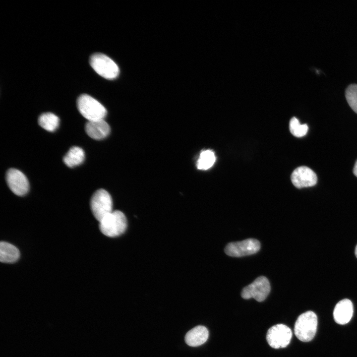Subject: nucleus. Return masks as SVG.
Masks as SVG:
<instances>
[{
  "mask_svg": "<svg viewBox=\"0 0 357 357\" xmlns=\"http://www.w3.org/2000/svg\"><path fill=\"white\" fill-rule=\"evenodd\" d=\"M317 317L312 311L300 314L294 326V333L297 338L302 342L310 341L314 337L317 327Z\"/></svg>",
  "mask_w": 357,
  "mask_h": 357,
  "instance_id": "obj_1",
  "label": "nucleus"
},
{
  "mask_svg": "<svg viewBox=\"0 0 357 357\" xmlns=\"http://www.w3.org/2000/svg\"><path fill=\"white\" fill-rule=\"evenodd\" d=\"M290 130L295 136L301 137L306 134L308 126L306 124H301L298 119L293 117L290 121Z\"/></svg>",
  "mask_w": 357,
  "mask_h": 357,
  "instance_id": "obj_18",
  "label": "nucleus"
},
{
  "mask_svg": "<svg viewBox=\"0 0 357 357\" xmlns=\"http://www.w3.org/2000/svg\"><path fill=\"white\" fill-rule=\"evenodd\" d=\"M353 173L354 175L357 177V160L356 162V163L355 164L354 169H353Z\"/></svg>",
  "mask_w": 357,
  "mask_h": 357,
  "instance_id": "obj_20",
  "label": "nucleus"
},
{
  "mask_svg": "<svg viewBox=\"0 0 357 357\" xmlns=\"http://www.w3.org/2000/svg\"><path fill=\"white\" fill-rule=\"evenodd\" d=\"M216 158L214 153L210 150L202 151L197 162V167L199 170H206L210 168L214 164Z\"/></svg>",
  "mask_w": 357,
  "mask_h": 357,
  "instance_id": "obj_17",
  "label": "nucleus"
},
{
  "mask_svg": "<svg viewBox=\"0 0 357 357\" xmlns=\"http://www.w3.org/2000/svg\"><path fill=\"white\" fill-rule=\"evenodd\" d=\"M345 97L348 104L357 114V85L352 84L348 86L345 91Z\"/></svg>",
  "mask_w": 357,
  "mask_h": 357,
  "instance_id": "obj_19",
  "label": "nucleus"
},
{
  "mask_svg": "<svg viewBox=\"0 0 357 357\" xmlns=\"http://www.w3.org/2000/svg\"><path fill=\"white\" fill-rule=\"evenodd\" d=\"M291 178L293 184L298 188L314 186L317 180L316 174L306 166L296 168L293 172Z\"/></svg>",
  "mask_w": 357,
  "mask_h": 357,
  "instance_id": "obj_10",
  "label": "nucleus"
},
{
  "mask_svg": "<svg viewBox=\"0 0 357 357\" xmlns=\"http://www.w3.org/2000/svg\"><path fill=\"white\" fill-rule=\"evenodd\" d=\"M354 312L352 302L348 298L339 301L333 311L335 321L340 325L348 323L351 319Z\"/></svg>",
  "mask_w": 357,
  "mask_h": 357,
  "instance_id": "obj_11",
  "label": "nucleus"
},
{
  "mask_svg": "<svg viewBox=\"0 0 357 357\" xmlns=\"http://www.w3.org/2000/svg\"><path fill=\"white\" fill-rule=\"evenodd\" d=\"M89 63L92 68L100 76L112 80L119 73L118 65L107 56L101 53H95L90 56Z\"/></svg>",
  "mask_w": 357,
  "mask_h": 357,
  "instance_id": "obj_4",
  "label": "nucleus"
},
{
  "mask_svg": "<svg viewBox=\"0 0 357 357\" xmlns=\"http://www.w3.org/2000/svg\"><path fill=\"white\" fill-rule=\"evenodd\" d=\"M87 135L95 140L106 138L110 132V127L104 119L88 121L85 125Z\"/></svg>",
  "mask_w": 357,
  "mask_h": 357,
  "instance_id": "obj_12",
  "label": "nucleus"
},
{
  "mask_svg": "<svg viewBox=\"0 0 357 357\" xmlns=\"http://www.w3.org/2000/svg\"><path fill=\"white\" fill-rule=\"evenodd\" d=\"M127 221L124 214L120 211H113L99 222V229L104 235L116 237L126 230Z\"/></svg>",
  "mask_w": 357,
  "mask_h": 357,
  "instance_id": "obj_3",
  "label": "nucleus"
},
{
  "mask_svg": "<svg viewBox=\"0 0 357 357\" xmlns=\"http://www.w3.org/2000/svg\"><path fill=\"white\" fill-rule=\"evenodd\" d=\"M355 255L356 257L357 258V245H356V248H355Z\"/></svg>",
  "mask_w": 357,
  "mask_h": 357,
  "instance_id": "obj_21",
  "label": "nucleus"
},
{
  "mask_svg": "<svg viewBox=\"0 0 357 357\" xmlns=\"http://www.w3.org/2000/svg\"><path fill=\"white\" fill-rule=\"evenodd\" d=\"M270 289V283L267 278L264 276H260L242 289L241 296L244 299L253 298L256 301L261 302L267 297Z\"/></svg>",
  "mask_w": 357,
  "mask_h": 357,
  "instance_id": "obj_7",
  "label": "nucleus"
},
{
  "mask_svg": "<svg viewBox=\"0 0 357 357\" xmlns=\"http://www.w3.org/2000/svg\"><path fill=\"white\" fill-rule=\"evenodd\" d=\"M5 179L8 186L11 191L18 196H23L29 189V181L20 171L11 168L7 170Z\"/></svg>",
  "mask_w": 357,
  "mask_h": 357,
  "instance_id": "obj_9",
  "label": "nucleus"
},
{
  "mask_svg": "<svg viewBox=\"0 0 357 357\" xmlns=\"http://www.w3.org/2000/svg\"><path fill=\"white\" fill-rule=\"evenodd\" d=\"M292 337V332L288 326L278 324L268 329L266 340L271 347L277 349L286 347L290 344Z\"/></svg>",
  "mask_w": 357,
  "mask_h": 357,
  "instance_id": "obj_6",
  "label": "nucleus"
},
{
  "mask_svg": "<svg viewBox=\"0 0 357 357\" xmlns=\"http://www.w3.org/2000/svg\"><path fill=\"white\" fill-rule=\"evenodd\" d=\"M209 337L207 328L198 325L188 331L184 337L186 344L190 347H197L205 343Z\"/></svg>",
  "mask_w": 357,
  "mask_h": 357,
  "instance_id": "obj_13",
  "label": "nucleus"
},
{
  "mask_svg": "<svg viewBox=\"0 0 357 357\" xmlns=\"http://www.w3.org/2000/svg\"><path fill=\"white\" fill-rule=\"evenodd\" d=\"M90 208L99 222L112 212L113 201L109 193L104 189L95 191L91 198Z\"/></svg>",
  "mask_w": 357,
  "mask_h": 357,
  "instance_id": "obj_5",
  "label": "nucleus"
},
{
  "mask_svg": "<svg viewBox=\"0 0 357 357\" xmlns=\"http://www.w3.org/2000/svg\"><path fill=\"white\" fill-rule=\"evenodd\" d=\"M20 256L18 249L5 241L0 243V261L2 263H11L16 261Z\"/></svg>",
  "mask_w": 357,
  "mask_h": 357,
  "instance_id": "obj_14",
  "label": "nucleus"
},
{
  "mask_svg": "<svg viewBox=\"0 0 357 357\" xmlns=\"http://www.w3.org/2000/svg\"><path fill=\"white\" fill-rule=\"evenodd\" d=\"M260 248V243L258 240L248 238L228 243L225 248V252L230 256L241 257L254 254Z\"/></svg>",
  "mask_w": 357,
  "mask_h": 357,
  "instance_id": "obj_8",
  "label": "nucleus"
},
{
  "mask_svg": "<svg viewBox=\"0 0 357 357\" xmlns=\"http://www.w3.org/2000/svg\"><path fill=\"white\" fill-rule=\"evenodd\" d=\"M84 159V150L79 147L73 146L63 157V161L67 166L72 168L82 164Z\"/></svg>",
  "mask_w": 357,
  "mask_h": 357,
  "instance_id": "obj_15",
  "label": "nucleus"
},
{
  "mask_svg": "<svg viewBox=\"0 0 357 357\" xmlns=\"http://www.w3.org/2000/svg\"><path fill=\"white\" fill-rule=\"evenodd\" d=\"M77 107L81 115L88 121L104 119L107 113L103 105L85 94L81 95L77 98Z\"/></svg>",
  "mask_w": 357,
  "mask_h": 357,
  "instance_id": "obj_2",
  "label": "nucleus"
},
{
  "mask_svg": "<svg viewBox=\"0 0 357 357\" xmlns=\"http://www.w3.org/2000/svg\"><path fill=\"white\" fill-rule=\"evenodd\" d=\"M38 123L44 129L52 132L56 130L59 127L60 119L52 113H45L39 116Z\"/></svg>",
  "mask_w": 357,
  "mask_h": 357,
  "instance_id": "obj_16",
  "label": "nucleus"
}]
</instances>
